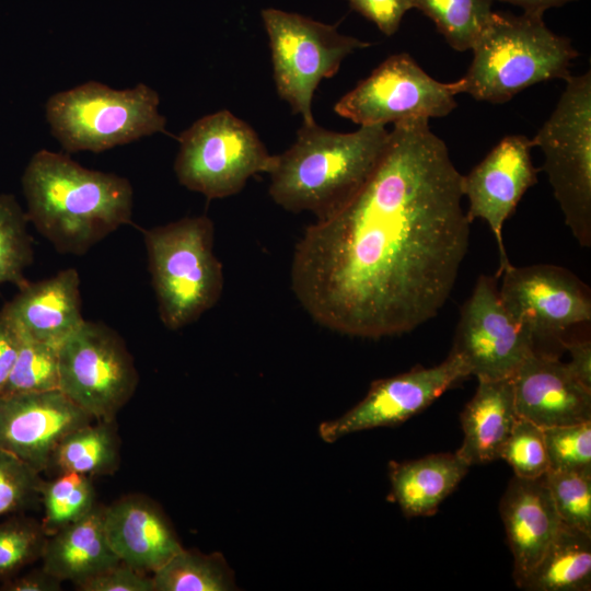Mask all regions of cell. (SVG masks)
Returning <instances> with one entry per match:
<instances>
[{"label":"cell","instance_id":"8fae6325","mask_svg":"<svg viewBox=\"0 0 591 591\" xmlns=\"http://www.w3.org/2000/svg\"><path fill=\"white\" fill-rule=\"evenodd\" d=\"M454 82L430 77L406 54L392 55L334 106L359 126L396 124L412 118H440L455 107Z\"/></svg>","mask_w":591,"mask_h":591},{"label":"cell","instance_id":"8d00e7d4","mask_svg":"<svg viewBox=\"0 0 591 591\" xmlns=\"http://www.w3.org/2000/svg\"><path fill=\"white\" fill-rule=\"evenodd\" d=\"M351 8L374 23L385 35L397 32L405 13L413 9L409 0H348Z\"/></svg>","mask_w":591,"mask_h":591},{"label":"cell","instance_id":"83f0119b","mask_svg":"<svg viewBox=\"0 0 591 591\" xmlns=\"http://www.w3.org/2000/svg\"><path fill=\"white\" fill-rule=\"evenodd\" d=\"M44 506L40 522L47 536L81 519L95 506V493L89 476L61 473L39 486Z\"/></svg>","mask_w":591,"mask_h":591},{"label":"cell","instance_id":"74e56055","mask_svg":"<svg viewBox=\"0 0 591 591\" xmlns=\"http://www.w3.org/2000/svg\"><path fill=\"white\" fill-rule=\"evenodd\" d=\"M23 337L0 310V396L16 360Z\"/></svg>","mask_w":591,"mask_h":591},{"label":"cell","instance_id":"d590c367","mask_svg":"<svg viewBox=\"0 0 591 591\" xmlns=\"http://www.w3.org/2000/svg\"><path fill=\"white\" fill-rule=\"evenodd\" d=\"M81 591H154L152 577L119 561L76 584Z\"/></svg>","mask_w":591,"mask_h":591},{"label":"cell","instance_id":"9a60e30c","mask_svg":"<svg viewBox=\"0 0 591 591\" xmlns=\"http://www.w3.org/2000/svg\"><path fill=\"white\" fill-rule=\"evenodd\" d=\"M532 148L531 139L523 135L506 136L467 175H463V196L468 199L467 219L470 222L477 218L485 220L497 241V277L511 265L502 240L503 223L526 190L537 182Z\"/></svg>","mask_w":591,"mask_h":591},{"label":"cell","instance_id":"52a82bcc","mask_svg":"<svg viewBox=\"0 0 591 591\" xmlns=\"http://www.w3.org/2000/svg\"><path fill=\"white\" fill-rule=\"evenodd\" d=\"M551 116L531 139L573 237L591 245V73L572 76Z\"/></svg>","mask_w":591,"mask_h":591},{"label":"cell","instance_id":"d4e9b609","mask_svg":"<svg viewBox=\"0 0 591 591\" xmlns=\"http://www.w3.org/2000/svg\"><path fill=\"white\" fill-rule=\"evenodd\" d=\"M118 449L112 421L95 419L61 440L49 468L58 474L77 473L89 477L112 474L118 467Z\"/></svg>","mask_w":591,"mask_h":591},{"label":"cell","instance_id":"ffe728a7","mask_svg":"<svg viewBox=\"0 0 591 591\" xmlns=\"http://www.w3.org/2000/svg\"><path fill=\"white\" fill-rule=\"evenodd\" d=\"M1 311L22 337L59 346L83 322L80 277L74 268L27 281Z\"/></svg>","mask_w":591,"mask_h":591},{"label":"cell","instance_id":"8992f818","mask_svg":"<svg viewBox=\"0 0 591 591\" xmlns=\"http://www.w3.org/2000/svg\"><path fill=\"white\" fill-rule=\"evenodd\" d=\"M157 91L144 83L115 90L88 81L53 94L46 119L54 138L67 152H102L140 138L165 132Z\"/></svg>","mask_w":591,"mask_h":591},{"label":"cell","instance_id":"cb8c5ba5","mask_svg":"<svg viewBox=\"0 0 591 591\" xmlns=\"http://www.w3.org/2000/svg\"><path fill=\"white\" fill-rule=\"evenodd\" d=\"M530 591L591 589V534L561 522L543 556L520 586Z\"/></svg>","mask_w":591,"mask_h":591},{"label":"cell","instance_id":"603a6c76","mask_svg":"<svg viewBox=\"0 0 591 591\" xmlns=\"http://www.w3.org/2000/svg\"><path fill=\"white\" fill-rule=\"evenodd\" d=\"M470 464L456 452L430 454L418 460L390 462V499L407 518L429 517L457 487Z\"/></svg>","mask_w":591,"mask_h":591},{"label":"cell","instance_id":"ac0fdd59","mask_svg":"<svg viewBox=\"0 0 591 591\" xmlns=\"http://www.w3.org/2000/svg\"><path fill=\"white\" fill-rule=\"evenodd\" d=\"M499 511L513 556V580L520 588L561 524L545 475L513 476L501 497Z\"/></svg>","mask_w":591,"mask_h":591},{"label":"cell","instance_id":"44dd1931","mask_svg":"<svg viewBox=\"0 0 591 591\" xmlns=\"http://www.w3.org/2000/svg\"><path fill=\"white\" fill-rule=\"evenodd\" d=\"M512 378L479 380L461 414L463 441L456 453L470 465L500 459L503 444L519 419Z\"/></svg>","mask_w":591,"mask_h":591},{"label":"cell","instance_id":"f546056e","mask_svg":"<svg viewBox=\"0 0 591 591\" xmlns=\"http://www.w3.org/2000/svg\"><path fill=\"white\" fill-rule=\"evenodd\" d=\"M54 390H59L58 346L23 337L0 397Z\"/></svg>","mask_w":591,"mask_h":591},{"label":"cell","instance_id":"f35d334b","mask_svg":"<svg viewBox=\"0 0 591 591\" xmlns=\"http://www.w3.org/2000/svg\"><path fill=\"white\" fill-rule=\"evenodd\" d=\"M59 579L42 567L21 576H13L0 583L1 591H58L61 589Z\"/></svg>","mask_w":591,"mask_h":591},{"label":"cell","instance_id":"ba28073f","mask_svg":"<svg viewBox=\"0 0 591 591\" xmlns=\"http://www.w3.org/2000/svg\"><path fill=\"white\" fill-rule=\"evenodd\" d=\"M174 172L181 185L208 199L241 192L250 177L270 173L269 154L255 130L231 112L206 115L178 137Z\"/></svg>","mask_w":591,"mask_h":591},{"label":"cell","instance_id":"1f68e13d","mask_svg":"<svg viewBox=\"0 0 591 591\" xmlns=\"http://www.w3.org/2000/svg\"><path fill=\"white\" fill-rule=\"evenodd\" d=\"M545 482L560 521L591 534V473L548 471Z\"/></svg>","mask_w":591,"mask_h":591},{"label":"cell","instance_id":"7c38bea8","mask_svg":"<svg viewBox=\"0 0 591 591\" xmlns=\"http://www.w3.org/2000/svg\"><path fill=\"white\" fill-rule=\"evenodd\" d=\"M498 277L482 275L461 310L451 352L479 380L512 378L534 351L531 334L503 305Z\"/></svg>","mask_w":591,"mask_h":591},{"label":"cell","instance_id":"277c9868","mask_svg":"<svg viewBox=\"0 0 591 591\" xmlns=\"http://www.w3.org/2000/svg\"><path fill=\"white\" fill-rule=\"evenodd\" d=\"M473 60L455 81L459 93L491 104L509 102L523 90L566 80L578 51L570 38L549 30L543 16L493 12L472 46Z\"/></svg>","mask_w":591,"mask_h":591},{"label":"cell","instance_id":"484cf974","mask_svg":"<svg viewBox=\"0 0 591 591\" xmlns=\"http://www.w3.org/2000/svg\"><path fill=\"white\" fill-rule=\"evenodd\" d=\"M154 591H230L234 573L220 553L183 548L152 576Z\"/></svg>","mask_w":591,"mask_h":591},{"label":"cell","instance_id":"2e32d148","mask_svg":"<svg viewBox=\"0 0 591 591\" xmlns=\"http://www.w3.org/2000/svg\"><path fill=\"white\" fill-rule=\"evenodd\" d=\"M95 420L60 390L0 397V449L46 472L61 440Z\"/></svg>","mask_w":591,"mask_h":591},{"label":"cell","instance_id":"4316f807","mask_svg":"<svg viewBox=\"0 0 591 591\" xmlns=\"http://www.w3.org/2000/svg\"><path fill=\"white\" fill-rule=\"evenodd\" d=\"M495 0H409L457 51L472 48L493 14Z\"/></svg>","mask_w":591,"mask_h":591},{"label":"cell","instance_id":"e575fe53","mask_svg":"<svg viewBox=\"0 0 591 591\" xmlns=\"http://www.w3.org/2000/svg\"><path fill=\"white\" fill-rule=\"evenodd\" d=\"M40 484L39 473L0 449V517L27 507L39 497Z\"/></svg>","mask_w":591,"mask_h":591},{"label":"cell","instance_id":"3957f363","mask_svg":"<svg viewBox=\"0 0 591 591\" xmlns=\"http://www.w3.org/2000/svg\"><path fill=\"white\" fill-rule=\"evenodd\" d=\"M390 131L382 125L352 132L303 124L294 143L277 154L269 195L291 212L327 217L349 201L378 165Z\"/></svg>","mask_w":591,"mask_h":591},{"label":"cell","instance_id":"4fadbf2b","mask_svg":"<svg viewBox=\"0 0 591 591\" xmlns=\"http://www.w3.org/2000/svg\"><path fill=\"white\" fill-rule=\"evenodd\" d=\"M500 276L503 305L534 341L559 338L572 326L591 321L589 287L564 267L511 264Z\"/></svg>","mask_w":591,"mask_h":591},{"label":"cell","instance_id":"f1b7e54d","mask_svg":"<svg viewBox=\"0 0 591 591\" xmlns=\"http://www.w3.org/2000/svg\"><path fill=\"white\" fill-rule=\"evenodd\" d=\"M27 216L13 195L0 194V286L27 282L25 269L33 260Z\"/></svg>","mask_w":591,"mask_h":591},{"label":"cell","instance_id":"d6986e66","mask_svg":"<svg viewBox=\"0 0 591 591\" xmlns=\"http://www.w3.org/2000/svg\"><path fill=\"white\" fill-rule=\"evenodd\" d=\"M104 528L118 559L146 573L184 548L162 510L141 496H127L104 508Z\"/></svg>","mask_w":591,"mask_h":591},{"label":"cell","instance_id":"ab89813d","mask_svg":"<svg viewBox=\"0 0 591 591\" xmlns=\"http://www.w3.org/2000/svg\"><path fill=\"white\" fill-rule=\"evenodd\" d=\"M561 343L571 357L570 362L567 363L568 368L583 385L591 389V341L572 339Z\"/></svg>","mask_w":591,"mask_h":591},{"label":"cell","instance_id":"5bb4252c","mask_svg":"<svg viewBox=\"0 0 591 591\" xmlns=\"http://www.w3.org/2000/svg\"><path fill=\"white\" fill-rule=\"evenodd\" d=\"M470 376L464 362L451 352L440 364L375 380L367 395L340 417L321 422L320 438L328 443L378 427L399 425L422 412L442 393Z\"/></svg>","mask_w":591,"mask_h":591},{"label":"cell","instance_id":"60d3db41","mask_svg":"<svg viewBox=\"0 0 591 591\" xmlns=\"http://www.w3.org/2000/svg\"><path fill=\"white\" fill-rule=\"evenodd\" d=\"M517 5L524 13L543 16L544 12L551 8L561 7L577 0H495Z\"/></svg>","mask_w":591,"mask_h":591},{"label":"cell","instance_id":"7a4b0ae2","mask_svg":"<svg viewBox=\"0 0 591 591\" xmlns=\"http://www.w3.org/2000/svg\"><path fill=\"white\" fill-rule=\"evenodd\" d=\"M21 182L28 221L59 253L82 255L131 221L130 182L67 154L37 151Z\"/></svg>","mask_w":591,"mask_h":591},{"label":"cell","instance_id":"d6a6232c","mask_svg":"<svg viewBox=\"0 0 591 591\" xmlns=\"http://www.w3.org/2000/svg\"><path fill=\"white\" fill-rule=\"evenodd\" d=\"M548 471L591 473V421L544 428Z\"/></svg>","mask_w":591,"mask_h":591},{"label":"cell","instance_id":"5b68a950","mask_svg":"<svg viewBox=\"0 0 591 591\" xmlns=\"http://www.w3.org/2000/svg\"><path fill=\"white\" fill-rule=\"evenodd\" d=\"M142 235L162 323L177 331L196 322L224 288L213 222L207 216L185 217L142 230Z\"/></svg>","mask_w":591,"mask_h":591},{"label":"cell","instance_id":"4dcf8cb0","mask_svg":"<svg viewBox=\"0 0 591 591\" xmlns=\"http://www.w3.org/2000/svg\"><path fill=\"white\" fill-rule=\"evenodd\" d=\"M47 535L42 524L28 518L0 523V583L42 558Z\"/></svg>","mask_w":591,"mask_h":591},{"label":"cell","instance_id":"9c48e42d","mask_svg":"<svg viewBox=\"0 0 591 591\" xmlns=\"http://www.w3.org/2000/svg\"><path fill=\"white\" fill-rule=\"evenodd\" d=\"M268 35L274 79L279 96L303 124L315 123L312 101L318 83L333 77L343 60L371 44L340 34L337 24H325L298 13L262 10Z\"/></svg>","mask_w":591,"mask_h":591},{"label":"cell","instance_id":"6da1fadb","mask_svg":"<svg viewBox=\"0 0 591 591\" xmlns=\"http://www.w3.org/2000/svg\"><path fill=\"white\" fill-rule=\"evenodd\" d=\"M462 179L429 119L394 124L363 186L296 244L291 289L306 313L331 331L371 339L436 317L470 244Z\"/></svg>","mask_w":591,"mask_h":591},{"label":"cell","instance_id":"7402d4cb","mask_svg":"<svg viewBox=\"0 0 591 591\" xmlns=\"http://www.w3.org/2000/svg\"><path fill=\"white\" fill-rule=\"evenodd\" d=\"M42 568L74 584L120 560L113 552L104 528V508H94L81 519L47 536Z\"/></svg>","mask_w":591,"mask_h":591},{"label":"cell","instance_id":"30bf717a","mask_svg":"<svg viewBox=\"0 0 591 591\" xmlns=\"http://www.w3.org/2000/svg\"><path fill=\"white\" fill-rule=\"evenodd\" d=\"M59 390L96 420L113 421L138 384L134 359L116 332L85 321L58 346Z\"/></svg>","mask_w":591,"mask_h":591},{"label":"cell","instance_id":"836d02e7","mask_svg":"<svg viewBox=\"0 0 591 591\" xmlns=\"http://www.w3.org/2000/svg\"><path fill=\"white\" fill-rule=\"evenodd\" d=\"M500 459L512 467L514 476L521 478L544 476L549 470L544 429L519 418L502 447Z\"/></svg>","mask_w":591,"mask_h":591},{"label":"cell","instance_id":"e0dca14e","mask_svg":"<svg viewBox=\"0 0 591 591\" xmlns=\"http://www.w3.org/2000/svg\"><path fill=\"white\" fill-rule=\"evenodd\" d=\"M512 381L520 418L543 429L591 421V389L557 357L534 350Z\"/></svg>","mask_w":591,"mask_h":591}]
</instances>
